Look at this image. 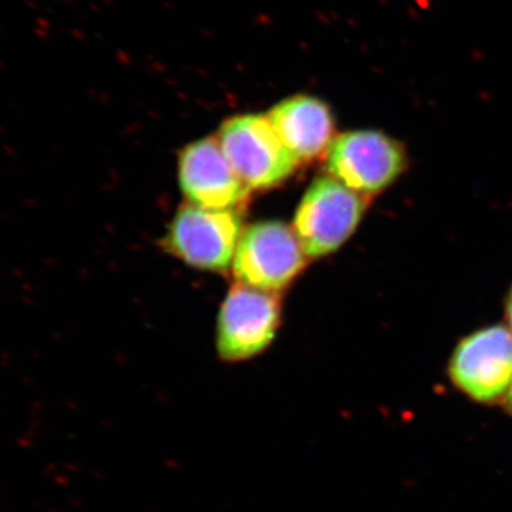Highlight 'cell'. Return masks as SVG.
I'll return each mask as SVG.
<instances>
[{"label":"cell","instance_id":"cell-1","mask_svg":"<svg viewBox=\"0 0 512 512\" xmlns=\"http://www.w3.org/2000/svg\"><path fill=\"white\" fill-rule=\"evenodd\" d=\"M217 140L229 164L249 190H269L285 183L299 165L268 116L231 117L222 124Z\"/></svg>","mask_w":512,"mask_h":512},{"label":"cell","instance_id":"cell-2","mask_svg":"<svg viewBox=\"0 0 512 512\" xmlns=\"http://www.w3.org/2000/svg\"><path fill=\"white\" fill-rule=\"evenodd\" d=\"M367 198L330 175L316 178L296 211L293 231L309 258L338 251L359 227Z\"/></svg>","mask_w":512,"mask_h":512},{"label":"cell","instance_id":"cell-3","mask_svg":"<svg viewBox=\"0 0 512 512\" xmlns=\"http://www.w3.org/2000/svg\"><path fill=\"white\" fill-rule=\"evenodd\" d=\"M406 168V148L382 131L343 133L326 154L328 175L363 197L387 190Z\"/></svg>","mask_w":512,"mask_h":512},{"label":"cell","instance_id":"cell-4","mask_svg":"<svg viewBox=\"0 0 512 512\" xmlns=\"http://www.w3.org/2000/svg\"><path fill=\"white\" fill-rule=\"evenodd\" d=\"M242 232L239 208L212 210L187 204L175 215L164 244L185 264L225 272L234 262Z\"/></svg>","mask_w":512,"mask_h":512},{"label":"cell","instance_id":"cell-5","mask_svg":"<svg viewBox=\"0 0 512 512\" xmlns=\"http://www.w3.org/2000/svg\"><path fill=\"white\" fill-rule=\"evenodd\" d=\"M306 266L295 231L279 221L256 222L242 232L232 271L239 284L278 292Z\"/></svg>","mask_w":512,"mask_h":512},{"label":"cell","instance_id":"cell-6","mask_svg":"<svg viewBox=\"0 0 512 512\" xmlns=\"http://www.w3.org/2000/svg\"><path fill=\"white\" fill-rule=\"evenodd\" d=\"M451 382L478 403L507 396L512 384V332L495 325L477 330L458 343L450 363Z\"/></svg>","mask_w":512,"mask_h":512},{"label":"cell","instance_id":"cell-7","mask_svg":"<svg viewBox=\"0 0 512 512\" xmlns=\"http://www.w3.org/2000/svg\"><path fill=\"white\" fill-rule=\"evenodd\" d=\"M281 322L278 293L238 284L229 291L218 318V355L242 362L264 352Z\"/></svg>","mask_w":512,"mask_h":512},{"label":"cell","instance_id":"cell-8","mask_svg":"<svg viewBox=\"0 0 512 512\" xmlns=\"http://www.w3.org/2000/svg\"><path fill=\"white\" fill-rule=\"evenodd\" d=\"M180 184L190 204L231 210L245 204L249 188L235 173L217 138L190 144L180 157Z\"/></svg>","mask_w":512,"mask_h":512},{"label":"cell","instance_id":"cell-9","mask_svg":"<svg viewBox=\"0 0 512 512\" xmlns=\"http://www.w3.org/2000/svg\"><path fill=\"white\" fill-rule=\"evenodd\" d=\"M268 119L299 164L326 157L336 138L332 110L316 97H289L269 111Z\"/></svg>","mask_w":512,"mask_h":512},{"label":"cell","instance_id":"cell-10","mask_svg":"<svg viewBox=\"0 0 512 512\" xmlns=\"http://www.w3.org/2000/svg\"><path fill=\"white\" fill-rule=\"evenodd\" d=\"M505 316H507L508 328L512 332V288L510 293H508L507 302H505Z\"/></svg>","mask_w":512,"mask_h":512},{"label":"cell","instance_id":"cell-11","mask_svg":"<svg viewBox=\"0 0 512 512\" xmlns=\"http://www.w3.org/2000/svg\"><path fill=\"white\" fill-rule=\"evenodd\" d=\"M505 397H507L508 409H510V412L512 413V384L510 390H508L507 396Z\"/></svg>","mask_w":512,"mask_h":512}]
</instances>
